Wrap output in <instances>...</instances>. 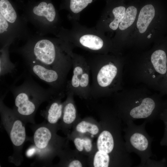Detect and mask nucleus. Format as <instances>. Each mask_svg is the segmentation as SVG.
<instances>
[{
  "instance_id": "nucleus-1",
  "label": "nucleus",
  "mask_w": 167,
  "mask_h": 167,
  "mask_svg": "<svg viewBox=\"0 0 167 167\" xmlns=\"http://www.w3.org/2000/svg\"><path fill=\"white\" fill-rule=\"evenodd\" d=\"M72 44L62 37L39 38L30 40L17 51L26 62L34 61L64 75L73 54Z\"/></svg>"
},
{
  "instance_id": "nucleus-2",
  "label": "nucleus",
  "mask_w": 167,
  "mask_h": 167,
  "mask_svg": "<svg viewBox=\"0 0 167 167\" xmlns=\"http://www.w3.org/2000/svg\"><path fill=\"white\" fill-rule=\"evenodd\" d=\"M14 99L12 109L26 124H35L34 117L39 107L43 103L49 102L55 93L54 89L44 88L30 77L26 78L20 85L10 88Z\"/></svg>"
},
{
  "instance_id": "nucleus-3",
  "label": "nucleus",
  "mask_w": 167,
  "mask_h": 167,
  "mask_svg": "<svg viewBox=\"0 0 167 167\" xmlns=\"http://www.w3.org/2000/svg\"><path fill=\"white\" fill-rule=\"evenodd\" d=\"M3 96L0 98V113L1 122L12 143L13 153L9 159L17 166L23 160L22 149L27 138L25 123L3 102Z\"/></svg>"
},
{
  "instance_id": "nucleus-4",
  "label": "nucleus",
  "mask_w": 167,
  "mask_h": 167,
  "mask_svg": "<svg viewBox=\"0 0 167 167\" xmlns=\"http://www.w3.org/2000/svg\"><path fill=\"white\" fill-rule=\"evenodd\" d=\"M163 106L157 98L144 96L128 97L124 100L122 115L125 122L139 119L152 122L159 117Z\"/></svg>"
},
{
  "instance_id": "nucleus-5",
  "label": "nucleus",
  "mask_w": 167,
  "mask_h": 167,
  "mask_svg": "<svg viewBox=\"0 0 167 167\" xmlns=\"http://www.w3.org/2000/svg\"><path fill=\"white\" fill-rule=\"evenodd\" d=\"M148 122L145 120L141 124L137 125L133 121L126 122V127L125 132V146L127 151L134 152L140 157V163L137 167H144L147 161L153 155L151 144L153 140L147 133L145 126Z\"/></svg>"
},
{
  "instance_id": "nucleus-6",
  "label": "nucleus",
  "mask_w": 167,
  "mask_h": 167,
  "mask_svg": "<svg viewBox=\"0 0 167 167\" xmlns=\"http://www.w3.org/2000/svg\"><path fill=\"white\" fill-rule=\"evenodd\" d=\"M71 30L62 27L57 35L66 39L72 44L94 51H101L105 44L104 34L95 28H88L77 21H71Z\"/></svg>"
},
{
  "instance_id": "nucleus-7",
  "label": "nucleus",
  "mask_w": 167,
  "mask_h": 167,
  "mask_svg": "<svg viewBox=\"0 0 167 167\" xmlns=\"http://www.w3.org/2000/svg\"><path fill=\"white\" fill-rule=\"evenodd\" d=\"M31 141L35 148L36 162L43 166L49 165L52 153L54 133L53 126L47 123L34 125Z\"/></svg>"
},
{
  "instance_id": "nucleus-8",
  "label": "nucleus",
  "mask_w": 167,
  "mask_h": 167,
  "mask_svg": "<svg viewBox=\"0 0 167 167\" xmlns=\"http://www.w3.org/2000/svg\"><path fill=\"white\" fill-rule=\"evenodd\" d=\"M27 14L40 29L56 35L62 28L59 25L58 13L52 3L42 2L33 8L31 13Z\"/></svg>"
},
{
  "instance_id": "nucleus-9",
  "label": "nucleus",
  "mask_w": 167,
  "mask_h": 167,
  "mask_svg": "<svg viewBox=\"0 0 167 167\" xmlns=\"http://www.w3.org/2000/svg\"><path fill=\"white\" fill-rule=\"evenodd\" d=\"M26 62L29 71L32 75L54 89L60 86L63 80L64 75L36 61Z\"/></svg>"
},
{
  "instance_id": "nucleus-10",
  "label": "nucleus",
  "mask_w": 167,
  "mask_h": 167,
  "mask_svg": "<svg viewBox=\"0 0 167 167\" xmlns=\"http://www.w3.org/2000/svg\"><path fill=\"white\" fill-rule=\"evenodd\" d=\"M48 102L46 109L41 112V114L47 123L53 126L62 117L64 105L59 100L54 99V97Z\"/></svg>"
},
{
  "instance_id": "nucleus-11",
  "label": "nucleus",
  "mask_w": 167,
  "mask_h": 167,
  "mask_svg": "<svg viewBox=\"0 0 167 167\" xmlns=\"http://www.w3.org/2000/svg\"><path fill=\"white\" fill-rule=\"evenodd\" d=\"M0 14L16 31L19 30L21 25L20 19L8 0H0Z\"/></svg>"
},
{
  "instance_id": "nucleus-12",
  "label": "nucleus",
  "mask_w": 167,
  "mask_h": 167,
  "mask_svg": "<svg viewBox=\"0 0 167 167\" xmlns=\"http://www.w3.org/2000/svg\"><path fill=\"white\" fill-rule=\"evenodd\" d=\"M116 66L109 62L104 65L99 70L97 76L99 85L103 88L109 86L116 77L118 73Z\"/></svg>"
},
{
  "instance_id": "nucleus-13",
  "label": "nucleus",
  "mask_w": 167,
  "mask_h": 167,
  "mask_svg": "<svg viewBox=\"0 0 167 167\" xmlns=\"http://www.w3.org/2000/svg\"><path fill=\"white\" fill-rule=\"evenodd\" d=\"M155 15V9L151 4L147 5L141 9L136 24L140 33H143L146 31Z\"/></svg>"
},
{
  "instance_id": "nucleus-14",
  "label": "nucleus",
  "mask_w": 167,
  "mask_h": 167,
  "mask_svg": "<svg viewBox=\"0 0 167 167\" xmlns=\"http://www.w3.org/2000/svg\"><path fill=\"white\" fill-rule=\"evenodd\" d=\"M97 145L99 151L104 152L109 155L112 153L115 146V140L113 134L108 130L103 131L98 138Z\"/></svg>"
},
{
  "instance_id": "nucleus-15",
  "label": "nucleus",
  "mask_w": 167,
  "mask_h": 167,
  "mask_svg": "<svg viewBox=\"0 0 167 167\" xmlns=\"http://www.w3.org/2000/svg\"><path fill=\"white\" fill-rule=\"evenodd\" d=\"M17 32L0 14V33L2 46H9L13 38L18 36Z\"/></svg>"
},
{
  "instance_id": "nucleus-16",
  "label": "nucleus",
  "mask_w": 167,
  "mask_h": 167,
  "mask_svg": "<svg viewBox=\"0 0 167 167\" xmlns=\"http://www.w3.org/2000/svg\"><path fill=\"white\" fill-rule=\"evenodd\" d=\"M151 62L155 70L160 75L164 76L167 72V58L163 50L155 51L152 54Z\"/></svg>"
},
{
  "instance_id": "nucleus-17",
  "label": "nucleus",
  "mask_w": 167,
  "mask_h": 167,
  "mask_svg": "<svg viewBox=\"0 0 167 167\" xmlns=\"http://www.w3.org/2000/svg\"><path fill=\"white\" fill-rule=\"evenodd\" d=\"M94 0H70L68 18L71 21H78L80 12Z\"/></svg>"
},
{
  "instance_id": "nucleus-18",
  "label": "nucleus",
  "mask_w": 167,
  "mask_h": 167,
  "mask_svg": "<svg viewBox=\"0 0 167 167\" xmlns=\"http://www.w3.org/2000/svg\"><path fill=\"white\" fill-rule=\"evenodd\" d=\"M9 46H3L1 49V76L12 72L15 67V65L10 61L9 58L8 50Z\"/></svg>"
},
{
  "instance_id": "nucleus-19",
  "label": "nucleus",
  "mask_w": 167,
  "mask_h": 167,
  "mask_svg": "<svg viewBox=\"0 0 167 167\" xmlns=\"http://www.w3.org/2000/svg\"><path fill=\"white\" fill-rule=\"evenodd\" d=\"M137 12V9L135 6L129 7L126 10L124 17L119 24V29L124 31L131 26L135 20Z\"/></svg>"
},
{
  "instance_id": "nucleus-20",
  "label": "nucleus",
  "mask_w": 167,
  "mask_h": 167,
  "mask_svg": "<svg viewBox=\"0 0 167 167\" xmlns=\"http://www.w3.org/2000/svg\"><path fill=\"white\" fill-rule=\"evenodd\" d=\"M62 121L64 123L70 124L75 120L76 116L75 108L71 102H68L64 106Z\"/></svg>"
},
{
  "instance_id": "nucleus-21",
  "label": "nucleus",
  "mask_w": 167,
  "mask_h": 167,
  "mask_svg": "<svg viewBox=\"0 0 167 167\" xmlns=\"http://www.w3.org/2000/svg\"><path fill=\"white\" fill-rule=\"evenodd\" d=\"M125 11V8L122 6L116 7L113 9L112 12L114 16V19L109 24V29L115 31L118 28L120 23L124 17Z\"/></svg>"
},
{
  "instance_id": "nucleus-22",
  "label": "nucleus",
  "mask_w": 167,
  "mask_h": 167,
  "mask_svg": "<svg viewBox=\"0 0 167 167\" xmlns=\"http://www.w3.org/2000/svg\"><path fill=\"white\" fill-rule=\"evenodd\" d=\"M110 156L109 154L99 150L95 154L93 165L95 167H108L110 165Z\"/></svg>"
},
{
  "instance_id": "nucleus-23",
  "label": "nucleus",
  "mask_w": 167,
  "mask_h": 167,
  "mask_svg": "<svg viewBox=\"0 0 167 167\" xmlns=\"http://www.w3.org/2000/svg\"><path fill=\"white\" fill-rule=\"evenodd\" d=\"M76 130L79 132L84 133L87 132L92 134H96L99 131V129L96 125L85 121L79 123L76 126Z\"/></svg>"
},
{
  "instance_id": "nucleus-24",
  "label": "nucleus",
  "mask_w": 167,
  "mask_h": 167,
  "mask_svg": "<svg viewBox=\"0 0 167 167\" xmlns=\"http://www.w3.org/2000/svg\"><path fill=\"white\" fill-rule=\"evenodd\" d=\"M83 73V69L81 67L77 66L74 68L71 81V84L73 87L77 88L80 86L79 80Z\"/></svg>"
},
{
  "instance_id": "nucleus-25",
  "label": "nucleus",
  "mask_w": 167,
  "mask_h": 167,
  "mask_svg": "<svg viewBox=\"0 0 167 167\" xmlns=\"http://www.w3.org/2000/svg\"><path fill=\"white\" fill-rule=\"evenodd\" d=\"M159 117L164 121L166 126L165 133V136L161 142V144L162 145H167V109L161 113Z\"/></svg>"
},
{
  "instance_id": "nucleus-26",
  "label": "nucleus",
  "mask_w": 167,
  "mask_h": 167,
  "mask_svg": "<svg viewBox=\"0 0 167 167\" xmlns=\"http://www.w3.org/2000/svg\"><path fill=\"white\" fill-rule=\"evenodd\" d=\"M89 75L86 73H83L79 80L80 86L83 88L86 87L89 83Z\"/></svg>"
},
{
  "instance_id": "nucleus-27",
  "label": "nucleus",
  "mask_w": 167,
  "mask_h": 167,
  "mask_svg": "<svg viewBox=\"0 0 167 167\" xmlns=\"http://www.w3.org/2000/svg\"><path fill=\"white\" fill-rule=\"evenodd\" d=\"M83 146L85 150L89 152L91 151L92 148V143L91 140L89 138L82 139Z\"/></svg>"
},
{
  "instance_id": "nucleus-28",
  "label": "nucleus",
  "mask_w": 167,
  "mask_h": 167,
  "mask_svg": "<svg viewBox=\"0 0 167 167\" xmlns=\"http://www.w3.org/2000/svg\"><path fill=\"white\" fill-rule=\"evenodd\" d=\"M74 142L77 149L79 151H82L83 150V139L79 138H76L74 140Z\"/></svg>"
},
{
  "instance_id": "nucleus-29",
  "label": "nucleus",
  "mask_w": 167,
  "mask_h": 167,
  "mask_svg": "<svg viewBox=\"0 0 167 167\" xmlns=\"http://www.w3.org/2000/svg\"><path fill=\"white\" fill-rule=\"evenodd\" d=\"M69 167H81V163L78 160H74L71 162L68 165Z\"/></svg>"
},
{
  "instance_id": "nucleus-30",
  "label": "nucleus",
  "mask_w": 167,
  "mask_h": 167,
  "mask_svg": "<svg viewBox=\"0 0 167 167\" xmlns=\"http://www.w3.org/2000/svg\"><path fill=\"white\" fill-rule=\"evenodd\" d=\"M163 80L162 84V87L163 88L165 92L167 93V72L163 76Z\"/></svg>"
},
{
  "instance_id": "nucleus-31",
  "label": "nucleus",
  "mask_w": 167,
  "mask_h": 167,
  "mask_svg": "<svg viewBox=\"0 0 167 167\" xmlns=\"http://www.w3.org/2000/svg\"><path fill=\"white\" fill-rule=\"evenodd\" d=\"M151 35H152V34H150L149 35H148V38H150L151 37V36H151Z\"/></svg>"
},
{
  "instance_id": "nucleus-32",
  "label": "nucleus",
  "mask_w": 167,
  "mask_h": 167,
  "mask_svg": "<svg viewBox=\"0 0 167 167\" xmlns=\"http://www.w3.org/2000/svg\"><path fill=\"white\" fill-rule=\"evenodd\" d=\"M91 137H93V135H92V134L91 135Z\"/></svg>"
}]
</instances>
